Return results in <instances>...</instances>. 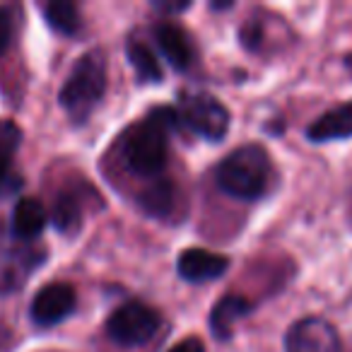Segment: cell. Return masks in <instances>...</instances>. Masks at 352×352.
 <instances>
[{
    "instance_id": "cell-18",
    "label": "cell",
    "mask_w": 352,
    "mask_h": 352,
    "mask_svg": "<svg viewBox=\"0 0 352 352\" xmlns=\"http://www.w3.org/2000/svg\"><path fill=\"white\" fill-rule=\"evenodd\" d=\"M12 34H15L12 10H10V8H0V56L6 54L8 46L12 44Z\"/></svg>"
},
{
    "instance_id": "cell-12",
    "label": "cell",
    "mask_w": 352,
    "mask_h": 352,
    "mask_svg": "<svg viewBox=\"0 0 352 352\" xmlns=\"http://www.w3.org/2000/svg\"><path fill=\"white\" fill-rule=\"evenodd\" d=\"M249 311H251V304L246 302L244 297H239V294H227V297H222L210 314L212 336H215L217 340H227V338L232 336V331H234V323L239 321L241 316H246Z\"/></svg>"
},
{
    "instance_id": "cell-8",
    "label": "cell",
    "mask_w": 352,
    "mask_h": 352,
    "mask_svg": "<svg viewBox=\"0 0 352 352\" xmlns=\"http://www.w3.org/2000/svg\"><path fill=\"white\" fill-rule=\"evenodd\" d=\"M230 261L220 254H212L208 249H186L179 256V275L188 283H208L220 275H225Z\"/></svg>"
},
{
    "instance_id": "cell-14",
    "label": "cell",
    "mask_w": 352,
    "mask_h": 352,
    "mask_svg": "<svg viewBox=\"0 0 352 352\" xmlns=\"http://www.w3.org/2000/svg\"><path fill=\"white\" fill-rule=\"evenodd\" d=\"M128 58H131V65L135 68L138 78L142 82H162V78H164L162 75V65L145 41L140 39L128 41Z\"/></svg>"
},
{
    "instance_id": "cell-11",
    "label": "cell",
    "mask_w": 352,
    "mask_h": 352,
    "mask_svg": "<svg viewBox=\"0 0 352 352\" xmlns=\"http://www.w3.org/2000/svg\"><path fill=\"white\" fill-rule=\"evenodd\" d=\"M350 135H352V104H340V107L326 111L307 131V138L314 142H328Z\"/></svg>"
},
{
    "instance_id": "cell-5",
    "label": "cell",
    "mask_w": 352,
    "mask_h": 352,
    "mask_svg": "<svg viewBox=\"0 0 352 352\" xmlns=\"http://www.w3.org/2000/svg\"><path fill=\"white\" fill-rule=\"evenodd\" d=\"M160 328V314L142 302H126L109 316L107 336L121 347H140Z\"/></svg>"
},
{
    "instance_id": "cell-2",
    "label": "cell",
    "mask_w": 352,
    "mask_h": 352,
    "mask_svg": "<svg viewBox=\"0 0 352 352\" xmlns=\"http://www.w3.org/2000/svg\"><path fill=\"white\" fill-rule=\"evenodd\" d=\"M273 164L261 145H241L220 162L215 182L222 193L239 201H256L270 186Z\"/></svg>"
},
{
    "instance_id": "cell-9",
    "label": "cell",
    "mask_w": 352,
    "mask_h": 352,
    "mask_svg": "<svg viewBox=\"0 0 352 352\" xmlns=\"http://www.w3.org/2000/svg\"><path fill=\"white\" fill-rule=\"evenodd\" d=\"M155 39L162 49L164 58L176 70H188L193 65V44L188 34L174 22H157L155 25Z\"/></svg>"
},
{
    "instance_id": "cell-19",
    "label": "cell",
    "mask_w": 352,
    "mask_h": 352,
    "mask_svg": "<svg viewBox=\"0 0 352 352\" xmlns=\"http://www.w3.org/2000/svg\"><path fill=\"white\" fill-rule=\"evenodd\" d=\"M169 352H206V345H203L201 338L191 336V338H184L182 342H176Z\"/></svg>"
},
{
    "instance_id": "cell-1",
    "label": "cell",
    "mask_w": 352,
    "mask_h": 352,
    "mask_svg": "<svg viewBox=\"0 0 352 352\" xmlns=\"http://www.w3.org/2000/svg\"><path fill=\"white\" fill-rule=\"evenodd\" d=\"M179 123L176 109H152L145 121L135 123L123 138V164L135 176H157L169 157V133Z\"/></svg>"
},
{
    "instance_id": "cell-6",
    "label": "cell",
    "mask_w": 352,
    "mask_h": 352,
    "mask_svg": "<svg viewBox=\"0 0 352 352\" xmlns=\"http://www.w3.org/2000/svg\"><path fill=\"white\" fill-rule=\"evenodd\" d=\"M287 352H342L336 328L318 316H307L297 321L285 340Z\"/></svg>"
},
{
    "instance_id": "cell-16",
    "label": "cell",
    "mask_w": 352,
    "mask_h": 352,
    "mask_svg": "<svg viewBox=\"0 0 352 352\" xmlns=\"http://www.w3.org/2000/svg\"><path fill=\"white\" fill-rule=\"evenodd\" d=\"M140 203L147 212L152 215H166L174 206V186L171 182H155L152 186H147L140 196Z\"/></svg>"
},
{
    "instance_id": "cell-13",
    "label": "cell",
    "mask_w": 352,
    "mask_h": 352,
    "mask_svg": "<svg viewBox=\"0 0 352 352\" xmlns=\"http://www.w3.org/2000/svg\"><path fill=\"white\" fill-rule=\"evenodd\" d=\"M46 227V208L36 198H22L12 212V232L20 239H36Z\"/></svg>"
},
{
    "instance_id": "cell-3",
    "label": "cell",
    "mask_w": 352,
    "mask_h": 352,
    "mask_svg": "<svg viewBox=\"0 0 352 352\" xmlns=\"http://www.w3.org/2000/svg\"><path fill=\"white\" fill-rule=\"evenodd\" d=\"M107 92V56L104 51H87L75 63L70 78L60 89V107L75 123H82L99 107Z\"/></svg>"
},
{
    "instance_id": "cell-10",
    "label": "cell",
    "mask_w": 352,
    "mask_h": 352,
    "mask_svg": "<svg viewBox=\"0 0 352 352\" xmlns=\"http://www.w3.org/2000/svg\"><path fill=\"white\" fill-rule=\"evenodd\" d=\"M22 142V131L15 121H0V196L17 191L22 179L12 171V160Z\"/></svg>"
},
{
    "instance_id": "cell-7",
    "label": "cell",
    "mask_w": 352,
    "mask_h": 352,
    "mask_svg": "<svg viewBox=\"0 0 352 352\" xmlns=\"http://www.w3.org/2000/svg\"><path fill=\"white\" fill-rule=\"evenodd\" d=\"M75 289L68 283H51L39 289V294L32 302V318L39 326H56L63 318H68L75 309Z\"/></svg>"
},
{
    "instance_id": "cell-17",
    "label": "cell",
    "mask_w": 352,
    "mask_h": 352,
    "mask_svg": "<svg viewBox=\"0 0 352 352\" xmlns=\"http://www.w3.org/2000/svg\"><path fill=\"white\" fill-rule=\"evenodd\" d=\"M80 220H82V208H80L78 198L70 196V193H60V198L54 206V225L58 227L60 232H75L80 227Z\"/></svg>"
},
{
    "instance_id": "cell-4",
    "label": "cell",
    "mask_w": 352,
    "mask_h": 352,
    "mask_svg": "<svg viewBox=\"0 0 352 352\" xmlns=\"http://www.w3.org/2000/svg\"><path fill=\"white\" fill-rule=\"evenodd\" d=\"M179 118L206 140H222L230 131V111L222 102L206 92L179 94Z\"/></svg>"
},
{
    "instance_id": "cell-15",
    "label": "cell",
    "mask_w": 352,
    "mask_h": 352,
    "mask_svg": "<svg viewBox=\"0 0 352 352\" xmlns=\"http://www.w3.org/2000/svg\"><path fill=\"white\" fill-rule=\"evenodd\" d=\"M44 17L56 32L60 34H75L80 30V10L73 3H65V0H54L44 8Z\"/></svg>"
}]
</instances>
